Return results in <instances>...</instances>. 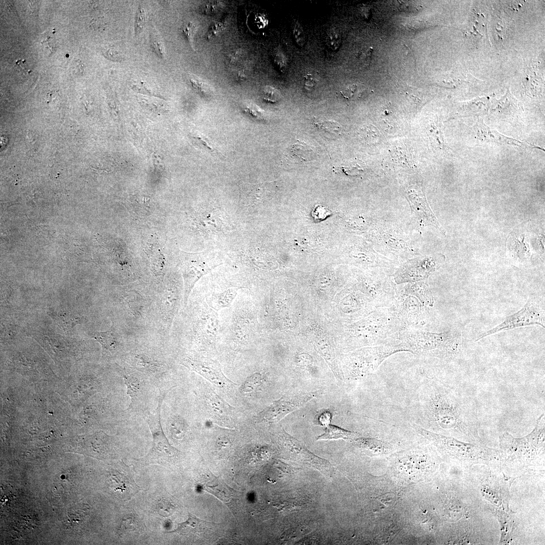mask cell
I'll list each match as a JSON object with an SVG mask.
<instances>
[{"label": "cell", "instance_id": "obj_30", "mask_svg": "<svg viewBox=\"0 0 545 545\" xmlns=\"http://www.w3.org/2000/svg\"><path fill=\"white\" fill-rule=\"evenodd\" d=\"M189 81L193 87L202 94L209 95L212 93L213 89L211 85L200 77L191 75Z\"/></svg>", "mask_w": 545, "mask_h": 545}, {"label": "cell", "instance_id": "obj_35", "mask_svg": "<svg viewBox=\"0 0 545 545\" xmlns=\"http://www.w3.org/2000/svg\"><path fill=\"white\" fill-rule=\"evenodd\" d=\"M314 124L318 128L330 133H339L340 130V125L334 121H318L314 123Z\"/></svg>", "mask_w": 545, "mask_h": 545}, {"label": "cell", "instance_id": "obj_15", "mask_svg": "<svg viewBox=\"0 0 545 545\" xmlns=\"http://www.w3.org/2000/svg\"><path fill=\"white\" fill-rule=\"evenodd\" d=\"M221 524L207 522L188 513V518L184 522L178 523L177 528L168 533H176L192 539L206 537L213 528Z\"/></svg>", "mask_w": 545, "mask_h": 545}, {"label": "cell", "instance_id": "obj_45", "mask_svg": "<svg viewBox=\"0 0 545 545\" xmlns=\"http://www.w3.org/2000/svg\"><path fill=\"white\" fill-rule=\"evenodd\" d=\"M105 54L108 58L115 61H121L123 59V57L120 52L113 48L106 50Z\"/></svg>", "mask_w": 545, "mask_h": 545}, {"label": "cell", "instance_id": "obj_25", "mask_svg": "<svg viewBox=\"0 0 545 545\" xmlns=\"http://www.w3.org/2000/svg\"><path fill=\"white\" fill-rule=\"evenodd\" d=\"M123 378L126 386L127 393L131 399L130 405H132L141 395L143 384L137 377L131 375H124Z\"/></svg>", "mask_w": 545, "mask_h": 545}, {"label": "cell", "instance_id": "obj_16", "mask_svg": "<svg viewBox=\"0 0 545 545\" xmlns=\"http://www.w3.org/2000/svg\"><path fill=\"white\" fill-rule=\"evenodd\" d=\"M474 131L476 138L482 141L491 142L525 148L540 149L539 147L508 137L495 130L492 129L484 123L483 119H479L474 126Z\"/></svg>", "mask_w": 545, "mask_h": 545}, {"label": "cell", "instance_id": "obj_42", "mask_svg": "<svg viewBox=\"0 0 545 545\" xmlns=\"http://www.w3.org/2000/svg\"><path fill=\"white\" fill-rule=\"evenodd\" d=\"M304 86L307 90H311L318 83L317 77L313 74H308L304 77Z\"/></svg>", "mask_w": 545, "mask_h": 545}, {"label": "cell", "instance_id": "obj_26", "mask_svg": "<svg viewBox=\"0 0 545 545\" xmlns=\"http://www.w3.org/2000/svg\"><path fill=\"white\" fill-rule=\"evenodd\" d=\"M429 135L431 143L435 148L441 151H446L447 150L443 132L439 124H434L430 127Z\"/></svg>", "mask_w": 545, "mask_h": 545}, {"label": "cell", "instance_id": "obj_24", "mask_svg": "<svg viewBox=\"0 0 545 545\" xmlns=\"http://www.w3.org/2000/svg\"><path fill=\"white\" fill-rule=\"evenodd\" d=\"M93 336L101 344L104 353L112 354L117 351L120 343L116 332L113 329L105 332H95Z\"/></svg>", "mask_w": 545, "mask_h": 545}, {"label": "cell", "instance_id": "obj_5", "mask_svg": "<svg viewBox=\"0 0 545 545\" xmlns=\"http://www.w3.org/2000/svg\"><path fill=\"white\" fill-rule=\"evenodd\" d=\"M180 263L184 280V304L185 305L196 283L222 262L209 251L198 253L181 251Z\"/></svg>", "mask_w": 545, "mask_h": 545}, {"label": "cell", "instance_id": "obj_11", "mask_svg": "<svg viewBox=\"0 0 545 545\" xmlns=\"http://www.w3.org/2000/svg\"><path fill=\"white\" fill-rule=\"evenodd\" d=\"M405 196L408 199L412 213L417 219L424 225H431L438 229L443 234L445 231L441 227L431 211L422 188L416 185L407 187Z\"/></svg>", "mask_w": 545, "mask_h": 545}, {"label": "cell", "instance_id": "obj_4", "mask_svg": "<svg viewBox=\"0 0 545 545\" xmlns=\"http://www.w3.org/2000/svg\"><path fill=\"white\" fill-rule=\"evenodd\" d=\"M164 397L160 396L157 407L148 414L147 422L153 439L152 448L146 456L136 459L140 464L168 465L175 462L180 455L181 452L170 445L162 428L160 410Z\"/></svg>", "mask_w": 545, "mask_h": 545}, {"label": "cell", "instance_id": "obj_44", "mask_svg": "<svg viewBox=\"0 0 545 545\" xmlns=\"http://www.w3.org/2000/svg\"><path fill=\"white\" fill-rule=\"evenodd\" d=\"M217 3H210L204 4L201 8L203 13L206 14H211L216 12L219 9Z\"/></svg>", "mask_w": 545, "mask_h": 545}, {"label": "cell", "instance_id": "obj_41", "mask_svg": "<svg viewBox=\"0 0 545 545\" xmlns=\"http://www.w3.org/2000/svg\"><path fill=\"white\" fill-rule=\"evenodd\" d=\"M224 25L221 22H214L209 27L207 38L208 39L216 37L223 31Z\"/></svg>", "mask_w": 545, "mask_h": 545}, {"label": "cell", "instance_id": "obj_33", "mask_svg": "<svg viewBox=\"0 0 545 545\" xmlns=\"http://www.w3.org/2000/svg\"><path fill=\"white\" fill-rule=\"evenodd\" d=\"M261 95L264 100L272 103L278 102L282 98L280 92L276 88L268 85L265 86L262 88Z\"/></svg>", "mask_w": 545, "mask_h": 545}, {"label": "cell", "instance_id": "obj_37", "mask_svg": "<svg viewBox=\"0 0 545 545\" xmlns=\"http://www.w3.org/2000/svg\"><path fill=\"white\" fill-rule=\"evenodd\" d=\"M331 419V413L328 410H320L316 414L314 423L316 424L326 427L330 424Z\"/></svg>", "mask_w": 545, "mask_h": 545}, {"label": "cell", "instance_id": "obj_6", "mask_svg": "<svg viewBox=\"0 0 545 545\" xmlns=\"http://www.w3.org/2000/svg\"><path fill=\"white\" fill-rule=\"evenodd\" d=\"M383 270L380 268L363 281L367 298L375 308L392 306L398 294L394 279Z\"/></svg>", "mask_w": 545, "mask_h": 545}, {"label": "cell", "instance_id": "obj_40", "mask_svg": "<svg viewBox=\"0 0 545 545\" xmlns=\"http://www.w3.org/2000/svg\"><path fill=\"white\" fill-rule=\"evenodd\" d=\"M196 29V25L192 22L187 23L183 28V32L192 46H193L194 37Z\"/></svg>", "mask_w": 545, "mask_h": 545}, {"label": "cell", "instance_id": "obj_38", "mask_svg": "<svg viewBox=\"0 0 545 545\" xmlns=\"http://www.w3.org/2000/svg\"><path fill=\"white\" fill-rule=\"evenodd\" d=\"M331 211L322 205L315 206L311 212L313 219L315 221H320L331 215Z\"/></svg>", "mask_w": 545, "mask_h": 545}, {"label": "cell", "instance_id": "obj_27", "mask_svg": "<svg viewBox=\"0 0 545 545\" xmlns=\"http://www.w3.org/2000/svg\"><path fill=\"white\" fill-rule=\"evenodd\" d=\"M147 253L154 272L159 274L162 271L165 261L164 256L160 250L153 248L152 246V249L147 248Z\"/></svg>", "mask_w": 545, "mask_h": 545}, {"label": "cell", "instance_id": "obj_43", "mask_svg": "<svg viewBox=\"0 0 545 545\" xmlns=\"http://www.w3.org/2000/svg\"><path fill=\"white\" fill-rule=\"evenodd\" d=\"M42 44L44 48L49 53H52L54 52L56 50V44L53 39L49 36H46V38L42 41Z\"/></svg>", "mask_w": 545, "mask_h": 545}, {"label": "cell", "instance_id": "obj_46", "mask_svg": "<svg viewBox=\"0 0 545 545\" xmlns=\"http://www.w3.org/2000/svg\"><path fill=\"white\" fill-rule=\"evenodd\" d=\"M400 4L399 8L400 10L404 11L413 12L416 11L418 10L417 5H414L412 3L403 2L402 1H398Z\"/></svg>", "mask_w": 545, "mask_h": 545}, {"label": "cell", "instance_id": "obj_9", "mask_svg": "<svg viewBox=\"0 0 545 545\" xmlns=\"http://www.w3.org/2000/svg\"><path fill=\"white\" fill-rule=\"evenodd\" d=\"M318 392L295 393L282 397L260 412L257 420L258 422H279L314 398Z\"/></svg>", "mask_w": 545, "mask_h": 545}, {"label": "cell", "instance_id": "obj_23", "mask_svg": "<svg viewBox=\"0 0 545 545\" xmlns=\"http://www.w3.org/2000/svg\"><path fill=\"white\" fill-rule=\"evenodd\" d=\"M489 101L487 98H478L464 104L459 115L461 117L481 116L487 113Z\"/></svg>", "mask_w": 545, "mask_h": 545}, {"label": "cell", "instance_id": "obj_19", "mask_svg": "<svg viewBox=\"0 0 545 545\" xmlns=\"http://www.w3.org/2000/svg\"><path fill=\"white\" fill-rule=\"evenodd\" d=\"M353 442L364 452L372 456L385 454L391 450L389 444L373 438L358 437Z\"/></svg>", "mask_w": 545, "mask_h": 545}, {"label": "cell", "instance_id": "obj_1", "mask_svg": "<svg viewBox=\"0 0 545 545\" xmlns=\"http://www.w3.org/2000/svg\"><path fill=\"white\" fill-rule=\"evenodd\" d=\"M425 416L432 427L470 438L477 436L478 418L466 396L439 382L430 385L425 402Z\"/></svg>", "mask_w": 545, "mask_h": 545}, {"label": "cell", "instance_id": "obj_13", "mask_svg": "<svg viewBox=\"0 0 545 545\" xmlns=\"http://www.w3.org/2000/svg\"><path fill=\"white\" fill-rule=\"evenodd\" d=\"M379 245L389 249V253L397 257H407L416 255L408 241L401 234L388 228L379 227Z\"/></svg>", "mask_w": 545, "mask_h": 545}, {"label": "cell", "instance_id": "obj_39", "mask_svg": "<svg viewBox=\"0 0 545 545\" xmlns=\"http://www.w3.org/2000/svg\"><path fill=\"white\" fill-rule=\"evenodd\" d=\"M244 111L253 117L259 119H263L265 116L264 111L256 104L251 103L245 106Z\"/></svg>", "mask_w": 545, "mask_h": 545}, {"label": "cell", "instance_id": "obj_20", "mask_svg": "<svg viewBox=\"0 0 545 545\" xmlns=\"http://www.w3.org/2000/svg\"><path fill=\"white\" fill-rule=\"evenodd\" d=\"M520 110L517 101L508 91L506 94L494 104L492 112L502 118L514 116Z\"/></svg>", "mask_w": 545, "mask_h": 545}, {"label": "cell", "instance_id": "obj_14", "mask_svg": "<svg viewBox=\"0 0 545 545\" xmlns=\"http://www.w3.org/2000/svg\"><path fill=\"white\" fill-rule=\"evenodd\" d=\"M280 446L294 460L326 465V461L312 454L296 439L281 428L278 432Z\"/></svg>", "mask_w": 545, "mask_h": 545}, {"label": "cell", "instance_id": "obj_36", "mask_svg": "<svg viewBox=\"0 0 545 545\" xmlns=\"http://www.w3.org/2000/svg\"><path fill=\"white\" fill-rule=\"evenodd\" d=\"M150 43L155 53L159 58H164L165 56V47L159 36L155 33H152L150 37Z\"/></svg>", "mask_w": 545, "mask_h": 545}, {"label": "cell", "instance_id": "obj_7", "mask_svg": "<svg viewBox=\"0 0 545 545\" xmlns=\"http://www.w3.org/2000/svg\"><path fill=\"white\" fill-rule=\"evenodd\" d=\"M532 325L544 328V311L542 307L529 299L520 310L507 316L502 323L495 328L480 334L475 341L500 332Z\"/></svg>", "mask_w": 545, "mask_h": 545}, {"label": "cell", "instance_id": "obj_8", "mask_svg": "<svg viewBox=\"0 0 545 545\" xmlns=\"http://www.w3.org/2000/svg\"><path fill=\"white\" fill-rule=\"evenodd\" d=\"M395 310L403 331L421 329L426 322V308L415 296L398 290L397 298L391 306Z\"/></svg>", "mask_w": 545, "mask_h": 545}, {"label": "cell", "instance_id": "obj_2", "mask_svg": "<svg viewBox=\"0 0 545 545\" xmlns=\"http://www.w3.org/2000/svg\"><path fill=\"white\" fill-rule=\"evenodd\" d=\"M398 340L408 352L447 361L457 358L462 349L460 335L450 331L434 333L405 330L400 333Z\"/></svg>", "mask_w": 545, "mask_h": 545}, {"label": "cell", "instance_id": "obj_34", "mask_svg": "<svg viewBox=\"0 0 545 545\" xmlns=\"http://www.w3.org/2000/svg\"><path fill=\"white\" fill-rule=\"evenodd\" d=\"M292 31L296 43L299 47H303L305 43V34L303 28L298 21L294 22Z\"/></svg>", "mask_w": 545, "mask_h": 545}, {"label": "cell", "instance_id": "obj_12", "mask_svg": "<svg viewBox=\"0 0 545 545\" xmlns=\"http://www.w3.org/2000/svg\"><path fill=\"white\" fill-rule=\"evenodd\" d=\"M181 364L199 373L220 388L229 389L236 385L224 374L220 364L216 361L188 357L183 358L181 360Z\"/></svg>", "mask_w": 545, "mask_h": 545}, {"label": "cell", "instance_id": "obj_3", "mask_svg": "<svg viewBox=\"0 0 545 545\" xmlns=\"http://www.w3.org/2000/svg\"><path fill=\"white\" fill-rule=\"evenodd\" d=\"M401 352L407 351L399 342L359 350L348 357L345 376L348 380H353L371 374L387 358Z\"/></svg>", "mask_w": 545, "mask_h": 545}, {"label": "cell", "instance_id": "obj_18", "mask_svg": "<svg viewBox=\"0 0 545 545\" xmlns=\"http://www.w3.org/2000/svg\"><path fill=\"white\" fill-rule=\"evenodd\" d=\"M401 291L415 296L427 307H432L434 305V298L430 290L427 280L408 283Z\"/></svg>", "mask_w": 545, "mask_h": 545}, {"label": "cell", "instance_id": "obj_47", "mask_svg": "<svg viewBox=\"0 0 545 545\" xmlns=\"http://www.w3.org/2000/svg\"><path fill=\"white\" fill-rule=\"evenodd\" d=\"M152 159L153 165L158 169L162 168L164 167V164L159 155L156 153H153L152 155Z\"/></svg>", "mask_w": 545, "mask_h": 545}, {"label": "cell", "instance_id": "obj_17", "mask_svg": "<svg viewBox=\"0 0 545 545\" xmlns=\"http://www.w3.org/2000/svg\"><path fill=\"white\" fill-rule=\"evenodd\" d=\"M209 408L219 422H231V408L214 391L209 390L207 394Z\"/></svg>", "mask_w": 545, "mask_h": 545}, {"label": "cell", "instance_id": "obj_31", "mask_svg": "<svg viewBox=\"0 0 545 545\" xmlns=\"http://www.w3.org/2000/svg\"><path fill=\"white\" fill-rule=\"evenodd\" d=\"M364 88L361 85L350 84L345 87L341 91L342 95L348 99H355L359 98L362 94Z\"/></svg>", "mask_w": 545, "mask_h": 545}, {"label": "cell", "instance_id": "obj_28", "mask_svg": "<svg viewBox=\"0 0 545 545\" xmlns=\"http://www.w3.org/2000/svg\"><path fill=\"white\" fill-rule=\"evenodd\" d=\"M263 382L262 375L259 373H255L247 378L241 386V392L244 393H250L255 391Z\"/></svg>", "mask_w": 545, "mask_h": 545}, {"label": "cell", "instance_id": "obj_10", "mask_svg": "<svg viewBox=\"0 0 545 545\" xmlns=\"http://www.w3.org/2000/svg\"><path fill=\"white\" fill-rule=\"evenodd\" d=\"M438 263L432 257H416L402 263L396 269L393 279L397 285L427 280Z\"/></svg>", "mask_w": 545, "mask_h": 545}, {"label": "cell", "instance_id": "obj_21", "mask_svg": "<svg viewBox=\"0 0 545 545\" xmlns=\"http://www.w3.org/2000/svg\"><path fill=\"white\" fill-rule=\"evenodd\" d=\"M240 288H231L224 291L212 294L208 297L209 306L215 311L228 307L235 298Z\"/></svg>", "mask_w": 545, "mask_h": 545}, {"label": "cell", "instance_id": "obj_32", "mask_svg": "<svg viewBox=\"0 0 545 545\" xmlns=\"http://www.w3.org/2000/svg\"><path fill=\"white\" fill-rule=\"evenodd\" d=\"M146 23V15L144 8L139 5L136 11L135 23L134 32L135 35H139L142 32L145 28Z\"/></svg>", "mask_w": 545, "mask_h": 545}, {"label": "cell", "instance_id": "obj_29", "mask_svg": "<svg viewBox=\"0 0 545 545\" xmlns=\"http://www.w3.org/2000/svg\"><path fill=\"white\" fill-rule=\"evenodd\" d=\"M325 42L328 47L333 51L338 50L341 44L342 37L340 31L336 27L331 28L325 37Z\"/></svg>", "mask_w": 545, "mask_h": 545}, {"label": "cell", "instance_id": "obj_22", "mask_svg": "<svg viewBox=\"0 0 545 545\" xmlns=\"http://www.w3.org/2000/svg\"><path fill=\"white\" fill-rule=\"evenodd\" d=\"M358 437L359 434L357 432L330 424L326 427L324 433L317 438V440L343 439L353 442Z\"/></svg>", "mask_w": 545, "mask_h": 545}]
</instances>
